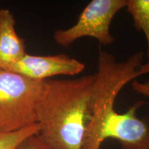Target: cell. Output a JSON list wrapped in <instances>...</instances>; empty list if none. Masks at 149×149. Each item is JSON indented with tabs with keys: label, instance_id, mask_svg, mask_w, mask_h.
Masks as SVG:
<instances>
[{
	"label": "cell",
	"instance_id": "cell-1",
	"mask_svg": "<svg viewBox=\"0 0 149 149\" xmlns=\"http://www.w3.org/2000/svg\"><path fill=\"white\" fill-rule=\"evenodd\" d=\"M96 73L46 79L37 104L39 135L53 149H86Z\"/></svg>",
	"mask_w": 149,
	"mask_h": 149
},
{
	"label": "cell",
	"instance_id": "cell-2",
	"mask_svg": "<svg viewBox=\"0 0 149 149\" xmlns=\"http://www.w3.org/2000/svg\"><path fill=\"white\" fill-rule=\"evenodd\" d=\"M44 81L0 69V133H10L37 123V104Z\"/></svg>",
	"mask_w": 149,
	"mask_h": 149
},
{
	"label": "cell",
	"instance_id": "cell-3",
	"mask_svg": "<svg viewBox=\"0 0 149 149\" xmlns=\"http://www.w3.org/2000/svg\"><path fill=\"white\" fill-rule=\"evenodd\" d=\"M126 4L127 0H93L82 10L74 25L54 32V40L64 48L86 37L96 39L102 45H111L115 37L110 33V26L115 15L126 8Z\"/></svg>",
	"mask_w": 149,
	"mask_h": 149
},
{
	"label": "cell",
	"instance_id": "cell-4",
	"mask_svg": "<svg viewBox=\"0 0 149 149\" xmlns=\"http://www.w3.org/2000/svg\"><path fill=\"white\" fill-rule=\"evenodd\" d=\"M145 103L142 100L136 102L124 113L113 110L87 149H100L108 138L119 141L122 149H149V115L142 118L136 115L137 110Z\"/></svg>",
	"mask_w": 149,
	"mask_h": 149
},
{
	"label": "cell",
	"instance_id": "cell-5",
	"mask_svg": "<svg viewBox=\"0 0 149 149\" xmlns=\"http://www.w3.org/2000/svg\"><path fill=\"white\" fill-rule=\"evenodd\" d=\"M85 69V64L69 56L32 55L26 53L8 71L36 81H44L57 75H75Z\"/></svg>",
	"mask_w": 149,
	"mask_h": 149
},
{
	"label": "cell",
	"instance_id": "cell-6",
	"mask_svg": "<svg viewBox=\"0 0 149 149\" xmlns=\"http://www.w3.org/2000/svg\"><path fill=\"white\" fill-rule=\"evenodd\" d=\"M15 19L8 8H0V69L8 70L26 52L25 40L15 30Z\"/></svg>",
	"mask_w": 149,
	"mask_h": 149
},
{
	"label": "cell",
	"instance_id": "cell-7",
	"mask_svg": "<svg viewBox=\"0 0 149 149\" xmlns=\"http://www.w3.org/2000/svg\"><path fill=\"white\" fill-rule=\"evenodd\" d=\"M126 8L133 17L135 29L144 33L147 42L146 55L149 62V0H127Z\"/></svg>",
	"mask_w": 149,
	"mask_h": 149
},
{
	"label": "cell",
	"instance_id": "cell-8",
	"mask_svg": "<svg viewBox=\"0 0 149 149\" xmlns=\"http://www.w3.org/2000/svg\"><path fill=\"white\" fill-rule=\"evenodd\" d=\"M40 130V125L35 123L17 131L0 133V149H16L28 137L39 134Z\"/></svg>",
	"mask_w": 149,
	"mask_h": 149
},
{
	"label": "cell",
	"instance_id": "cell-9",
	"mask_svg": "<svg viewBox=\"0 0 149 149\" xmlns=\"http://www.w3.org/2000/svg\"><path fill=\"white\" fill-rule=\"evenodd\" d=\"M16 149H53L44 141L39 134L28 137L20 143Z\"/></svg>",
	"mask_w": 149,
	"mask_h": 149
},
{
	"label": "cell",
	"instance_id": "cell-10",
	"mask_svg": "<svg viewBox=\"0 0 149 149\" xmlns=\"http://www.w3.org/2000/svg\"><path fill=\"white\" fill-rule=\"evenodd\" d=\"M131 86L135 92L149 97V80L144 82H141L135 79L132 81Z\"/></svg>",
	"mask_w": 149,
	"mask_h": 149
}]
</instances>
